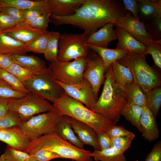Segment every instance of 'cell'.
Instances as JSON below:
<instances>
[{
	"instance_id": "42",
	"label": "cell",
	"mask_w": 161,
	"mask_h": 161,
	"mask_svg": "<svg viewBox=\"0 0 161 161\" xmlns=\"http://www.w3.org/2000/svg\"><path fill=\"white\" fill-rule=\"evenodd\" d=\"M51 15L50 13L43 14L33 20L24 22L34 28L43 31H47Z\"/></svg>"
},
{
	"instance_id": "22",
	"label": "cell",
	"mask_w": 161,
	"mask_h": 161,
	"mask_svg": "<svg viewBox=\"0 0 161 161\" xmlns=\"http://www.w3.org/2000/svg\"><path fill=\"white\" fill-rule=\"evenodd\" d=\"M11 55L13 63L19 65L35 75L43 72L47 68L44 61L35 55Z\"/></svg>"
},
{
	"instance_id": "7",
	"label": "cell",
	"mask_w": 161,
	"mask_h": 161,
	"mask_svg": "<svg viewBox=\"0 0 161 161\" xmlns=\"http://www.w3.org/2000/svg\"><path fill=\"white\" fill-rule=\"evenodd\" d=\"M62 115L56 109L34 116L22 122L19 127L31 141L44 135L55 131L56 126Z\"/></svg>"
},
{
	"instance_id": "40",
	"label": "cell",
	"mask_w": 161,
	"mask_h": 161,
	"mask_svg": "<svg viewBox=\"0 0 161 161\" xmlns=\"http://www.w3.org/2000/svg\"><path fill=\"white\" fill-rule=\"evenodd\" d=\"M26 94L15 90L0 77V98L8 99L17 98Z\"/></svg>"
},
{
	"instance_id": "31",
	"label": "cell",
	"mask_w": 161,
	"mask_h": 161,
	"mask_svg": "<svg viewBox=\"0 0 161 161\" xmlns=\"http://www.w3.org/2000/svg\"><path fill=\"white\" fill-rule=\"evenodd\" d=\"M61 35L58 32H49L46 49L44 54L45 58L50 62L57 60L58 41Z\"/></svg>"
},
{
	"instance_id": "53",
	"label": "cell",
	"mask_w": 161,
	"mask_h": 161,
	"mask_svg": "<svg viewBox=\"0 0 161 161\" xmlns=\"http://www.w3.org/2000/svg\"><path fill=\"white\" fill-rule=\"evenodd\" d=\"M26 161H40L35 159L32 158L30 156V157Z\"/></svg>"
},
{
	"instance_id": "39",
	"label": "cell",
	"mask_w": 161,
	"mask_h": 161,
	"mask_svg": "<svg viewBox=\"0 0 161 161\" xmlns=\"http://www.w3.org/2000/svg\"><path fill=\"white\" fill-rule=\"evenodd\" d=\"M22 122L16 114L9 110L7 114L0 117V129L19 127Z\"/></svg>"
},
{
	"instance_id": "3",
	"label": "cell",
	"mask_w": 161,
	"mask_h": 161,
	"mask_svg": "<svg viewBox=\"0 0 161 161\" xmlns=\"http://www.w3.org/2000/svg\"><path fill=\"white\" fill-rule=\"evenodd\" d=\"M53 105L62 116H69L89 125L97 134L107 133L111 127L116 125L89 109L66 93L55 100Z\"/></svg>"
},
{
	"instance_id": "1",
	"label": "cell",
	"mask_w": 161,
	"mask_h": 161,
	"mask_svg": "<svg viewBox=\"0 0 161 161\" xmlns=\"http://www.w3.org/2000/svg\"><path fill=\"white\" fill-rule=\"evenodd\" d=\"M128 12L122 1L86 0L74 15L59 17L51 14L50 22L55 25L70 24L83 30L88 36L110 23H114Z\"/></svg>"
},
{
	"instance_id": "8",
	"label": "cell",
	"mask_w": 161,
	"mask_h": 161,
	"mask_svg": "<svg viewBox=\"0 0 161 161\" xmlns=\"http://www.w3.org/2000/svg\"><path fill=\"white\" fill-rule=\"evenodd\" d=\"M23 83L29 92L53 103L65 93L62 87L55 81L52 71L49 67Z\"/></svg>"
},
{
	"instance_id": "21",
	"label": "cell",
	"mask_w": 161,
	"mask_h": 161,
	"mask_svg": "<svg viewBox=\"0 0 161 161\" xmlns=\"http://www.w3.org/2000/svg\"><path fill=\"white\" fill-rule=\"evenodd\" d=\"M138 16L144 24L154 18H161V0H137Z\"/></svg>"
},
{
	"instance_id": "34",
	"label": "cell",
	"mask_w": 161,
	"mask_h": 161,
	"mask_svg": "<svg viewBox=\"0 0 161 161\" xmlns=\"http://www.w3.org/2000/svg\"><path fill=\"white\" fill-rule=\"evenodd\" d=\"M49 33V32L47 31L25 45L27 52L44 54L46 49Z\"/></svg>"
},
{
	"instance_id": "23",
	"label": "cell",
	"mask_w": 161,
	"mask_h": 161,
	"mask_svg": "<svg viewBox=\"0 0 161 161\" xmlns=\"http://www.w3.org/2000/svg\"><path fill=\"white\" fill-rule=\"evenodd\" d=\"M0 5L1 7L13 6L21 10L35 9L44 13H51L48 0H0Z\"/></svg>"
},
{
	"instance_id": "51",
	"label": "cell",
	"mask_w": 161,
	"mask_h": 161,
	"mask_svg": "<svg viewBox=\"0 0 161 161\" xmlns=\"http://www.w3.org/2000/svg\"><path fill=\"white\" fill-rule=\"evenodd\" d=\"M11 55L0 54V69L6 70L13 63Z\"/></svg>"
},
{
	"instance_id": "24",
	"label": "cell",
	"mask_w": 161,
	"mask_h": 161,
	"mask_svg": "<svg viewBox=\"0 0 161 161\" xmlns=\"http://www.w3.org/2000/svg\"><path fill=\"white\" fill-rule=\"evenodd\" d=\"M86 45L89 49L96 52L101 57L104 63L106 72L113 62L126 56L129 53V52L126 49L100 47L88 43L86 44Z\"/></svg>"
},
{
	"instance_id": "45",
	"label": "cell",
	"mask_w": 161,
	"mask_h": 161,
	"mask_svg": "<svg viewBox=\"0 0 161 161\" xmlns=\"http://www.w3.org/2000/svg\"><path fill=\"white\" fill-rule=\"evenodd\" d=\"M1 11L11 17L16 23L24 21L21 10L13 6L1 7Z\"/></svg>"
},
{
	"instance_id": "25",
	"label": "cell",
	"mask_w": 161,
	"mask_h": 161,
	"mask_svg": "<svg viewBox=\"0 0 161 161\" xmlns=\"http://www.w3.org/2000/svg\"><path fill=\"white\" fill-rule=\"evenodd\" d=\"M55 132L63 140L79 148L84 149V145L75 134L71 126L69 116H62L56 126Z\"/></svg>"
},
{
	"instance_id": "49",
	"label": "cell",
	"mask_w": 161,
	"mask_h": 161,
	"mask_svg": "<svg viewBox=\"0 0 161 161\" xmlns=\"http://www.w3.org/2000/svg\"><path fill=\"white\" fill-rule=\"evenodd\" d=\"M97 139L100 150H104L111 147V139L107 133L97 134Z\"/></svg>"
},
{
	"instance_id": "46",
	"label": "cell",
	"mask_w": 161,
	"mask_h": 161,
	"mask_svg": "<svg viewBox=\"0 0 161 161\" xmlns=\"http://www.w3.org/2000/svg\"><path fill=\"white\" fill-rule=\"evenodd\" d=\"M145 161H161V141L154 144Z\"/></svg>"
},
{
	"instance_id": "16",
	"label": "cell",
	"mask_w": 161,
	"mask_h": 161,
	"mask_svg": "<svg viewBox=\"0 0 161 161\" xmlns=\"http://www.w3.org/2000/svg\"><path fill=\"white\" fill-rule=\"evenodd\" d=\"M0 140L8 145L23 151L31 141L19 127L0 129Z\"/></svg>"
},
{
	"instance_id": "19",
	"label": "cell",
	"mask_w": 161,
	"mask_h": 161,
	"mask_svg": "<svg viewBox=\"0 0 161 161\" xmlns=\"http://www.w3.org/2000/svg\"><path fill=\"white\" fill-rule=\"evenodd\" d=\"M114 23L110 22L105 25L95 32L89 36L86 43L96 46L108 48L111 41L117 39L116 33L113 29Z\"/></svg>"
},
{
	"instance_id": "28",
	"label": "cell",
	"mask_w": 161,
	"mask_h": 161,
	"mask_svg": "<svg viewBox=\"0 0 161 161\" xmlns=\"http://www.w3.org/2000/svg\"><path fill=\"white\" fill-rule=\"evenodd\" d=\"M113 77L115 83L124 89L127 84L134 82L133 77L130 70L117 61L111 64Z\"/></svg>"
},
{
	"instance_id": "32",
	"label": "cell",
	"mask_w": 161,
	"mask_h": 161,
	"mask_svg": "<svg viewBox=\"0 0 161 161\" xmlns=\"http://www.w3.org/2000/svg\"><path fill=\"white\" fill-rule=\"evenodd\" d=\"M146 106L156 118L161 106V87L160 85L147 93Z\"/></svg>"
},
{
	"instance_id": "29",
	"label": "cell",
	"mask_w": 161,
	"mask_h": 161,
	"mask_svg": "<svg viewBox=\"0 0 161 161\" xmlns=\"http://www.w3.org/2000/svg\"><path fill=\"white\" fill-rule=\"evenodd\" d=\"M144 108L137 105L127 104L123 109L121 115L135 126L140 132L142 129L140 119L143 113Z\"/></svg>"
},
{
	"instance_id": "27",
	"label": "cell",
	"mask_w": 161,
	"mask_h": 161,
	"mask_svg": "<svg viewBox=\"0 0 161 161\" xmlns=\"http://www.w3.org/2000/svg\"><path fill=\"white\" fill-rule=\"evenodd\" d=\"M124 89L128 104L146 106L147 93L139 85L133 82L126 85Z\"/></svg>"
},
{
	"instance_id": "37",
	"label": "cell",
	"mask_w": 161,
	"mask_h": 161,
	"mask_svg": "<svg viewBox=\"0 0 161 161\" xmlns=\"http://www.w3.org/2000/svg\"><path fill=\"white\" fill-rule=\"evenodd\" d=\"M5 70L13 75L22 83L32 78L35 75L29 70L13 62Z\"/></svg>"
},
{
	"instance_id": "14",
	"label": "cell",
	"mask_w": 161,
	"mask_h": 161,
	"mask_svg": "<svg viewBox=\"0 0 161 161\" xmlns=\"http://www.w3.org/2000/svg\"><path fill=\"white\" fill-rule=\"evenodd\" d=\"M47 31L34 28L23 21L16 23L2 32L26 45Z\"/></svg>"
},
{
	"instance_id": "12",
	"label": "cell",
	"mask_w": 161,
	"mask_h": 161,
	"mask_svg": "<svg viewBox=\"0 0 161 161\" xmlns=\"http://www.w3.org/2000/svg\"><path fill=\"white\" fill-rule=\"evenodd\" d=\"M64 90L66 93L72 98L85 105L91 110L97 101L93 88L87 80L83 78L79 83L67 84L55 80Z\"/></svg>"
},
{
	"instance_id": "4",
	"label": "cell",
	"mask_w": 161,
	"mask_h": 161,
	"mask_svg": "<svg viewBox=\"0 0 161 161\" xmlns=\"http://www.w3.org/2000/svg\"><path fill=\"white\" fill-rule=\"evenodd\" d=\"M44 149L55 153L61 158L75 161H92L91 152L79 148L61 138L55 132L31 140L24 152L30 154Z\"/></svg>"
},
{
	"instance_id": "17",
	"label": "cell",
	"mask_w": 161,
	"mask_h": 161,
	"mask_svg": "<svg viewBox=\"0 0 161 161\" xmlns=\"http://www.w3.org/2000/svg\"><path fill=\"white\" fill-rule=\"evenodd\" d=\"M115 31L118 42L116 48L124 49L129 52L136 54H143L146 50V46L137 40L123 28L116 26Z\"/></svg>"
},
{
	"instance_id": "48",
	"label": "cell",
	"mask_w": 161,
	"mask_h": 161,
	"mask_svg": "<svg viewBox=\"0 0 161 161\" xmlns=\"http://www.w3.org/2000/svg\"><path fill=\"white\" fill-rule=\"evenodd\" d=\"M125 9L127 11L129 10L131 12L135 18H138V6L137 0H123L122 1Z\"/></svg>"
},
{
	"instance_id": "5",
	"label": "cell",
	"mask_w": 161,
	"mask_h": 161,
	"mask_svg": "<svg viewBox=\"0 0 161 161\" xmlns=\"http://www.w3.org/2000/svg\"><path fill=\"white\" fill-rule=\"evenodd\" d=\"M147 55L129 52L127 55L117 61L127 67L132 74L134 82L147 93L161 85L160 75L156 66H151L147 63Z\"/></svg>"
},
{
	"instance_id": "50",
	"label": "cell",
	"mask_w": 161,
	"mask_h": 161,
	"mask_svg": "<svg viewBox=\"0 0 161 161\" xmlns=\"http://www.w3.org/2000/svg\"><path fill=\"white\" fill-rule=\"evenodd\" d=\"M21 10L24 21L33 20L43 14H45L39 10L35 9Z\"/></svg>"
},
{
	"instance_id": "6",
	"label": "cell",
	"mask_w": 161,
	"mask_h": 161,
	"mask_svg": "<svg viewBox=\"0 0 161 161\" xmlns=\"http://www.w3.org/2000/svg\"><path fill=\"white\" fill-rule=\"evenodd\" d=\"M8 106L9 110L16 114L22 122L36 114L55 109L47 100L30 92L22 97L9 99Z\"/></svg>"
},
{
	"instance_id": "13",
	"label": "cell",
	"mask_w": 161,
	"mask_h": 161,
	"mask_svg": "<svg viewBox=\"0 0 161 161\" xmlns=\"http://www.w3.org/2000/svg\"><path fill=\"white\" fill-rule=\"evenodd\" d=\"M114 26L121 27L146 47L154 41L146 31L145 24L140 18L134 17L130 12L114 22Z\"/></svg>"
},
{
	"instance_id": "38",
	"label": "cell",
	"mask_w": 161,
	"mask_h": 161,
	"mask_svg": "<svg viewBox=\"0 0 161 161\" xmlns=\"http://www.w3.org/2000/svg\"><path fill=\"white\" fill-rule=\"evenodd\" d=\"M147 49L143 54L147 55L150 54L155 65L160 69H161V42L153 41L149 43L146 46Z\"/></svg>"
},
{
	"instance_id": "43",
	"label": "cell",
	"mask_w": 161,
	"mask_h": 161,
	"mask_svg": "<svg viewBox=\"0 0 161 161\" xmlns=\"http://www.w3.org/2000/svg\"><path fill=\"white\" fill-rule=\"evenodd\" d=\"M29 154L32 158L40 161H49L54 158H61L55 153L44 149L38 150Z\"/></svg>"
},
{
	"instance_id": "54",
	"label": "cell",
	"mask_w": 161,
	"mask_h": 161,
	"mask_svg": "<svg viewBox=\"0 0 161 161\" xmlns=\"http://www.w3.org/2000/svg\"><path fill=\"white\" fill-rule=\"evenodd\" d=\"M1 32H2V30L0 29V33H1Z\"/></svg>"
},
{
	"instance_id": "15",
	"label": "cell",
	"mask_w": 161,
	"mask_h": 161,
	"mask_svg": "<svg viewBox=\"0 0 161 161\" xmlns=\"http://www.w3.org/2000/svg\"><path fill=\"white\" fill-rule=\"evenodd\" d=\"M69 121L74 133L84 145H89L95 150H100L97 142V134L92 127L70 117Z\"/></svg>"
},
{
	"instance_id": "41",
	"label": "cell",
	"mask_w": 161,
	"mask_h": 161,
	"mask_svg": "<svg viewBox=\"0 0 161 161\" xmlns=\"http://www.w3.org/2000/svg\"><path fill=\"white\" fill-rule=\"evenodd\" d=\"M134 139L129 137H118L111 139V147L124 153L131 146Z\"/></svg>"
},
{
	"instance_id": "33",
	"label": "cell",
	"mask_w": 161,
	"mask_h": 161,
	"mask_svg": "<svg viewBox=\"0 0 161 161\" xmlns=\"http://www.w3.org/2000/svg\"><path fill=\"white\" fill-rule=\"evenodd\" d=\"M30 157L29 154L8 145L0 156V161H26Z\"/></svg>"
},
{
	"instance_id": "52",
	"label": "cell",
	"mask_w": 161,
	"mask_h": 161,
	"mask_svg": "<svg viewBox=\"0 0 161 161\" xmlns=\"http://www.w3.org/2000/svg\"><path fill=\"white\" fill-rule=\"evenodd\" d=\"M9 99L0 98V117L7 114L9 111L8 102Z\"/></svg>"
},
{
	"instance_id": "10",
	"label": "cell",
	"mask_w": 161,
	"mask_h": 161,
	"mask_svg": "<svg viewBox=\"0 0 161 161\" xmlns=\"http://www.w3.org/2000/svg\"><path fill=\"white\" fill-rule=\"evenodd\" d=\"M86 58H79L70 61L57 60L50 62L49 67L52 71L53 78L67 84L79 83L83 78L86 65Z\"/></svg>"
},
{
	"instance_id": "55",
	"label": "cell",
	"mask_w": 161,
	"mask_h": 161,
	"mask_svg": "<svg viewBox=\"0 0 161 161\" xmlns=\"http://www.w3.org/2000/svg\"><path fill=\"white\" fill-rule=\"evenodd\" d=\"M1 6L0 5V12L1 11Z\"/></svg>"
},
{
	"instance_id": "18",
	"label": "cell",
	"mask_w": 161,
	"mask_h": 161,
	"mask_svg": "<svg viewBox=\"0 0 161 161\" xmlns=\"http://www.w3.org/2000/svg\"><path fill=\"white\" fill-rule=\"evenodd\" d=\"M51 14L59 17L72 16L75 13L86 0H48Z\"/></svg>"
},
{
	"instance_id": "2",
	"label": "cell",
	"mask_w": 161,
	"mask_h": 161,
	"mask_svg": "<svg viewBox=\"0 0 161 161\" xmlns=\"http://www.w3.org/2000/svg\"><path fill=\"white\" fill-rule=\"evenodd\" d=\"M127 104L125 89L117 84L114 79L111 64L105 73L101 95L91 110L116 123Z\"/></svg>"
},
{
	"instance_id": "11",
	"label": "cell",
	"mask_w": 161,
	"mask_h": 161,
	"mask_svg": "<svg viewBox=\"0 0 161 161\" xmlns=\"http://www.w3.org/2000/svg\"><path fill=\"white\" fill-rule=\"evenodd\" d=\"M86 65L83 78L92 85L97 99L101 85L103 82L106 72L104 62L100 56L92 51L86 57Z\"/></svg>"
},
{
	"instance_id": "44",
	"label": "cell",
	"mask_w": 161,
	"mask_h": 161,
	"mask_svg": "<svg viewBox=\"0 0 161 161\" xmlns=\"http://www.w3.org/2000/svg\"><path fill=\"white\" fill-rule=\"evenodd\" d=\"M107 133L111 139L118 137H129L134 139L135 136L134 133L120 126H113L108 130Z\"/></svg>"
},
{
	"instance_id": "26",
	"label": "cell",
	"mask_w": 161,
	"mask_h": 161,
	"mask_svg": "<svg viewBox=\"0 0 161 161\" xmlns=\"http://www.w3.org/2000/svg\"><path fill=\"white\" fill-rule=\"evenodd\" d=\"M25 45L4 33H0V54L26 55Z\"/></svg>"
},
{
	"instance_id": "9",
	"label": "cell",
	"mask_w": 161,
	"mask_h": 161,
	"mask_svg": "<svg viewBox=\"0 0 161 161\" xmlns=\"http://www.w3.org/2000/svg\"><path fill=\"white\" fill-rule=\"evenodd\" d=\"M88 36L85 32L61 34L58 41L57 60L70 61L79 58H86L89 52L86 42Z\"/></svg>"
},
{
	"instance_id": "47",
	"label": "cell",
	"mask_w": 161,
	"mask_h": 161,
	"mask_svg": "<svg viewBox=\"0 0 161 161\" xmlns=\"http://www.w3.org/2000/svg\"><path fill=\"white\" fill-rule=\"evenodd\" d=\"M16 23L9 15L0 12V29L2 31L11 28Z\"/></svg>"
},
{
	"instance_id": "35",
	"label": "cell",
	"mask_w": 161,
	"mask_h": 161,
	"mask_svg": "<svg viewBox=\"0 0 161 161\" xmlns=\"http://www.w3.org/2000/svg\"><path fill=\"white\" fill-rule=\"evenodd\" d=\"M0 77L15 90L25 94H28L30 92L23 83L8 71L0 69Z\"/></svg>"
},
{
	"instance_id": "36",
	"label": "cell",
	"mask_w": 161,
	"mask_h": 161,
	"mask_svg": "<svg viewBox=\"0 0 161 161\" xmlns=\"http://www.w3.org/2000/svg\"><path fill=\"white\" fill-rule=\"evenodd\" d=\"M145 25L146 31L153 40L161 42V18L151 19Z\"/></svg>"
},
{
	"instance_id": "20",
	"label": "cell",
	"mask_w": 161,
	"mask_h": 161,
	"mask_svg": "<svg viewBox=\"0 0 161 161\" xmlns=\"http://www.w3.org/2000/svg\"><path fill=\"white\" fill-rule=\"evenodd\" d=\"M140 124L142 135L145 139L151 142L158 138L160 132L156 118L147 106L144 107L141 117Z\"/></svg>"
},
{
	"instance_id": "30",
	"label": "cell",
	"mask_w": 161,
	"mask_h": 161,
	"mask_svg": "<svg viewBox=\"0 0 161 161\" xmlns=\"http://www.w3.org/2000/svg\"><path fill=\"white\" fill-rule=\"evenodd\" d=\"M91 155L96 161H126L124 153L112 147L103 150H95Z\"/></svg>"
}]
</instances>
